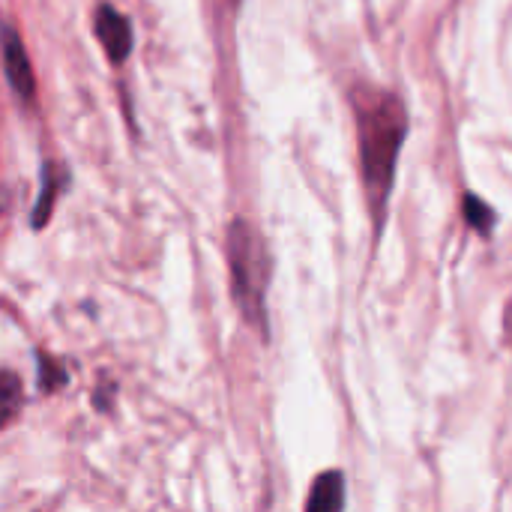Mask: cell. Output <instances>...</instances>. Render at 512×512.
<instances>
[{
	"instance_id": "cell-3",
	"label": "cell",
	"mask_w": 512,
	"mask_h": 512,
	"mask_svg": "<svg viewBox=\"0 0 512 512\" xmlns=\"http://www.w3.org/2000/svg\"><path fill=\"white\" fill-rule=\"evenodd\" d=\"M93 30L108 54L111 63H123L132 51V24L123 12H117L114 6L102 3L93 15Z\"/></svg>"
},
{
	"instance_id": "cell-5",
	"label": "cell",
	"mask_w": 512,
	"mask_h": 512,
	"mask_svg": "<svg viewBox=\"0 0 512 512\" xmlns=\"http://www.w3.org/2000/svg\"><path fill=\"white\" fill-rule=\"evenodd\" d=\"M345 510V477L342 471H324L315 477L306 512H342Z\"/></svg>"
},
{
	"instance_id": "cell-6",
	"label": "cell",
	"mask_w": 512,
	"mask_h": 512,
	"mask_svg": "<svg viewBox=\"0 0 512 512\" xmlns=\"http://www.w3.org/2000/svg\"><path fill=\"white\" fill-rule=\"evenodd\" d=\"M60 183L63 180H54V168H45V183H42V195H39V204L33 210V228H42L51 216V207H54V198L60 192Z\"/></svg>"
},
{
	"instance_id": "cell-4",
	"label": "cell",
	"mask_w": 512,
	"mask_h": 512,
	"mask_svg": "<svg viewBox=\"0 0 512 512\" xmlns=\"http://www.w3.org/2000/svg\"><path fill=\"white\" fill-rule=\"evenodd\" d=\"M3 66H6V78H9L12 90L21 99H30L33 90H36V81H33L30 57H27L15 27H6V36H3Z\"/></svg>"
},
{
	"instance_id": "cell-7",
	"label": "cell",
	"mask_w": 512,
	"mask_h": 512,
	"mask_svg": "<svg viewBox=\"0 0 512 512\" xmlns=\"http://www.w3.org/2000/svg\"><path fill=\"white\" fill-rule=\"evenodd\" d=\"M465 216H468V222H471L480 234H489L492 225H495L492 207H489L486 201H480L477 195H468V198H465Z\"/></svg>"
},
{
	"instance_id": "cell-1",
	"label": "cell",
	"mask_w": 512,
	"mask_h": 512,
	"mask_svg": "<svg viewBox=\"0 0 512 512\" xmlns=\"http://www.w3.org/2000/svg\"><path fill=\"white\" fill-rule=\"evenodd\" d=\"M357 129H360V159H363V186L369 198V210L375 219V228L381 231L387 216V198L399 162V150L408 132V114L405 105L384 93L375 105H366L357 111Z\"/></svg>"
},
{
	"instance_id": "cell-2",
	"label": "cell",
	"mask_w": 512,
	"mask_h": 512,
	"mask_svg": "<svg viewBox=\"0 0 512 512\" xmlns=\"http://www.w3.org/2000/svg\"><path fill=\"white\" fill-rule=\"evenodd\" d=\"M228 267H231V288H234L237 309L267 339V309H264L267 249L258 231L243 219H234L228 228Z\"/></svg>"
}]
</instances>
